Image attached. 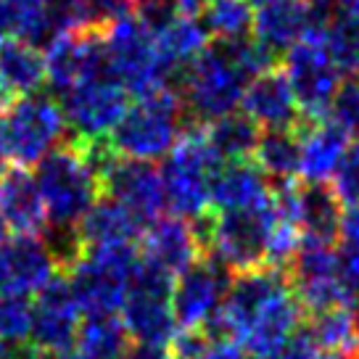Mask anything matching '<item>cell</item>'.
<instances>
[{"label": "cell", "mask_w": 359, "mask_h": 359, "mask_svg": "<svg viewBox=\"0 0 359 359\" xmlns=\"http://www.w3.org/2000/svg\"><path fill=\"white\" fill-rule=\"evenodd\" d=\"M201 24L214 43L246 40L254 27V6L248 0H206Z\"/></svg>", "instance_id": "d6a6232c"}, {"label": "cell", "mask_w": 359, "mask_h": 359, "mask_svg": "<svg viewBox=\"0 0 359 359\" xmlns=\"http://www.w3.org/2000/svg\"><path fill=\"white\" fill-rule=\"evenodd\" d=\"M0 359H45V354L32 341H22V344H3Z\"/></svg>", "instance_id": "7bdbcfd3"}, {"label": "cell", "mask_w": 359, "mask_h": 359, "mask_svg": "<svg viewBox=\"0 0 359 359\" xmlns=\"http://www.w3.org/2000/svg\"><path fill=\"white\" fill-rule=\"evenodd\" d=\"M0 217L13 236H40L48 227L37 180L29 169L6 167L0 172Z\"/></svg>", "instance_id": "7402d4cb"}, {"label": "cell", "mask_w": 359, "mask_h": 359, "mask_svg": "<svg viewBox=\"0 0 359 359\" xmlns=\"http://www.w3.org/2000/svg\"><path fill=\"white\" fill-rule=\"evenodd\" d=\"M143 230L146 224L127 212L122 203H116L109 196H101L79 222L77 236L82 241V248H109L133 246L135 241H140Z\"/></svg>", "instance_id": "484cf974"}, {"label": "cell", "mask_w": 359, "mask_h": 359, "mask_svg": "<svg viewBox=\"0 0 359 359\" xmlns=\"http://www.w3.org/2000/svg\"><path fill=\"white\" fill-rule=\"evenodd\" d=\"M45 85L58 98L90 79L111 77L106 43L101 32H69L58 34L45 45ZM114 79V77H111Z\"/></svg>", "instance_id": "5bb4252c"}, {"label": "cell", "mask_w": 359, "mask_h": 359, "mask_svg": "<svg viewBox=\"0 0 359 359\" xmlns=\"http://www.w3.org/2000/svg\"><path fill=\"white\" fill-rule=\"evenodd\" d=\"M45 359H82L74 351V348H69V351H58V354H45Z\"/></svg>", "instance_id": "bcb514c9"}, {"label": "cell", "mask_w": 359, "mask_h": 359, "mask_svg": "<svg viewBox=\"0 0 359 359\" xmlns=\"http://www.w3.org/2000/svg\"><path fill=\"white\" fill-rule=\"evenodd\" d=\"M283 74L291 85L304 119H309V124L323 122L327 106L344 79H341V69L327 53L325 37L320 29H309L283 56Z\"/></svg>", "instance_id": "8fae6325"}, {"label": "cell", "mask_w": 359, "mask_h": 359, "mask_svg": "<svg viewBox=\"0 0 359 359\" xmlns=\"http://www.w3.org/2000/svg\"><path fill=\"white\" fill-rule=\"evenodd\" d=\"M306 333L314 346L327 354L346 357L351 351H359V320L354 306H333L325 312H314Z\"/></svg>", "instance_id": "4dcf8cb0"}, {"label": "cell", "mask_w": 359, "mask_h": 359, "mask_svg": "<svg viewBox=\"0 0 359 359\" xmlns=\"http://www.w3.org/2000/svg\"><path fill=\"white\" fill-rule=\"evenodd\" d=\"M309 13L304 0H283L254 11L251 37L269 56H285L293 45L309 32Z\"/></svg>", "instance_id": "cb8c5ba5"}, {"label": "cell", "mask_w": 359, "mask_h": 359, "mask_svg": "<svg viewBox=\"0 0 359 359\" xmlns=\"http://www.w3.org/2000/svg\"><path fill=\"white\" fill-rule=\"evenodd\" d=\"M137 264L140 251H135V246L82 248V254L67 267L69 288L82 309V317L119 312Z\"/></svg>", "instance_id": "8992f818"}, {"label": "cell", "mask_w": 359, "mask_h": 359, "mask_svg": "<svg viewBox=\"0 0 359 359\" xmlns=\"http://www.w3.org/2000/svg\"><path fill=\"white\" fill-rule=\"evenodd\" d=\"M130 346V336L116 314L85 317L77 330L74 351L82 359H119Z\"/></svg>", "instance_id": "1f68e13d"}, {"label": "cell", "mask_w": 359, "mask_h": 359, "mask_svg": "<svg viewBox=\"0 0 359 359\" xmlns=\"http://www.w3.org/2000/svg\"><path fill=\"white\" fill-rule=\"evenodd\" d=\"M156 48L169 72L180 77V72L209 48V34L198 16H175L156 32Z\"/></svg>", "instance_id": "83f0119b"}, {"label": "cell", "mask_w": 359, "mask_h": 359, "mask_svg": "<svg viewBox=\"0 0 359 359\" xmlns=\"http://www.w3.org/2000/svg\"><path fill=\"white\" fill-rule=\"evenodd\" d=\"M101 188L109 193V198L122 203L146 227L156 222L164 212L161 175L158 167L148 161H130L116 156L101 175Z\"/></svg>", "instance_id": "d6986e66"}, {"label": "cell", "mask_w": 359, "mask_h": 359, "mask_svg": "<svg viewBox=\"0 0 359 359\" xmlns=\"http://www.w3.org/2000/svg\"><path fill=\"white\" fill-rule=\"evenodd\" d=\"M314 354H320V348L314 346V341L309 338L306 330H296L291 336V341L283 346V351L278 354V359H312Z\"/></svg>", "instance_id": "60d3db41"}, {"label": "cell", "mask_w": 359, "mask_h": 359, "mask_svg": "<svg viewBox=\"0 0 359 359\" xmlns=\"http://www.w3.org/2000/svg\"><path fill=\"white\" fill-rule=\"evenodd\" d=\"M119 359H175L172 346H158V344H130Z\"/></svg>", "instance_id": "b9f144b4"}, {"label": "cell", "mask_w": 359, "mask_h": 359, "mask_svg": "<svg viewBox=\"0 0 359 359\" xmlns=\"http://www.w3.org/2000/svg\"><path fill=\"white\" fill-rule=\"evenodd\" d=\"M79 325H82V309L69 288L67 275H56L34 296L29 341L43 354L69 351L77 341Z\"/></svg>", "instance_id": "ac0fdd59"}, {"label": "cell", "mask_w": 359, "mask_h": 359, "mask_svg": "<svg viewBox=\"0 0 359 359\" xmlns=\"http://www.w3.org/2000/svg\"><path fill=\"white\" fill-rule=\"evenodd\" d=\"M6 161H8V143H6V116L0 111V172L6 169Z\"/></svg>", "instance_id": "f6af8a7d"}, {"label": "cell", "mask_w": 359, "mask_h": 359, "mask_svg": "<svg viewBox=\"0 0 359 359\" xmlns=\"http://www.w3.org/2000/svg\"><path fill=\"white\" fill-rule=\"evenodd\" d=\"M201 133L206 137L209 148L217 154V158L222 164H230V161H248V158H254L262 130L243 111H236L222 116V119H214V122L203 124Z\"/></svg>", "instance_id": "f1b7e54d"}, {"label": "cell", "mask_w": 359, "mask_h": 359, "mask_svg": "<svg viewBox=\"0 0 359 359\" xmlns=\"http://www.w3.org/2000/svg\"><path fill=\"white\" fill-rule=\"evenodd\" d=\"M106 56L111 77L130 95H148L156 90H167L175 74L161 61L156 48V34L148 29L137 16L114 24L103 32Z\"/></svg>", "instance_id": "ba28073f"}, {"label": "cell", "mask_w": 359, "mask_h": 359, "mask_svg": "<svg viewBox=\"0 0 359 359\" xmlns=\"http://www.w3.org/2000/svg\"><path fill=\"white\" fill-rule=\"evenodd\" d=\"M69 133L67 116L53 95H29L6 114V143L13 167H37L45 156L64 146Z\"/></svg>", "instance_id": "30bf717a"}, {"label": "cell", "mask_w": 359, "mask_h": 359, "mask_svg": "<svg viewBox=\"0 0 359 359\" xmlns=\"http://www.w3.org/2000/svg\"><path fill=\"white\" fill-rule=\"evenodd\" d=\"M330 191L344 209L359 206V143H351L344 161L338 164L336 175L330 180Z\"/></svg>", "instance_id": "ab89813d"}, {"label": "cell", "mask_w": 359, "mask_h": 359, "mask_svg": "<svg viewBox=\"0 0 359 359\" xmlns=\"http://www.w3.org/2000/svg\"><path fill=\"white\" fill-rule=\"evenodd\" d=\"M169 3H172V8H175L180 16H196V13H201L206 0H169Z\"/></svg>", "instance_id": "ee69618b"}, {"label": "cell", "mask_w": 359, "mask_h": 359, "mask_svg": "<svg viewBox=\"0 0 359 359\" xmlns=\"http://www.w3.org/2000/svg\"><path fill=\"white\" fill-rule=\"evenodd\" d=\"M338 269H341V285L346 291L351 306H359V206L344 209L341 224L336 236Z\"/></svg>", "instance_id": "836d02e7"}, {"label": "cell", "mask_w": 359, "mask_h": 359, "mask_svg": "<svg viewBox=\"0 0 359 359\" xmlns=\"http://www.w3.org/2000/svg\"><path fill=\"white\" fill-rule=\"evenodd\" d=\"M243 359H269V357H254V354H248V357H243Z\"/></svg>", "instance_id": "f907efd6"}, {"label": "cell", "mask_w": 359, "mask_h": 359, "mask_svg": "<svg viewBox=\"0 0 359 359\" xmlns=\"http://www.w3.org/2000/svg\"><path fill=\"white\" fill-rule=\"evenodd\" d=\"M185 133V106L175 90H156L127 106L109 135V146L119 158L148 161L164 158Z\"/></svg>", "instance_id": "277c9868"}, {"label": "cell", "mask_w": 359, "mask_h": 359, "mask_svg": "<svg viewBox=\"0 0 359 359\" xmlns=\"http://www.w3.org/2000/svg\"><path fill=\"white\" fill-rule=\"evenodd\" d=\"M172 285H175V278H169L161 269L151 267L140 259L127 299L119 309L122 312L119 320L133 341L169 346L177 338L180 327L172 312Z\"/></svg>", "instance_id": "9c48e42d"}, {"label": "cell", "mask_w": 359, "mask_h": 359, "mask_svg": "<svg viewBox=\"0 0 359 359\" xmlns=\"http://www.w3.org/2000/svg\"><path fill=\"white\" fill-rule=\"evenodd\" d=\"M254 164L264 177L293 182L302 169V135L296 130H267L259 135Z\"/></svg>", "instance_id": "f546056e"}, {"label": "cell", "mask_w": 359, "mask_h": 359, "mask_svg": "<svg viewBox=\"0 0 359 359\" xmlns=\"http://www.w3.org/2000/svg\"><path fill=\"white\" fill-rule=\"evenodd\" d=\"M32 336V304L29 299L0 296V346L22 344Z\"/></svg>", "instance_id": "74e56055"}, {"label": "cell", "mask_w": 359, "mask_h": 359, "mask_svg": "<svg viewBox=\"0 0 359 359\" xmlns=\"http://www.w3.org/2000/svg\"><path fill=\"white\" fill-rule=\"evenodd\" d=\"M312 359H348V357H341V354H327V351H320V354H314Z\"/></svg>", "instance_id": "c3c4849f"}, {"label": "cell", "mask_w": 359, "mask_h": 359, "mask_svg": "<svg viewBox=\"0 0 359 359\" xmlns=\"http://www.w3.org/2000/svg\"><path fill=\"white\" fill-rule=\"evenodd\" d=\"M302 309L283 269L238 272L227 288L214 333L236 341L254 357L278 359L293 333L302 330Z\"/></svg>", "instance_id": "6da1fadb"}, {"label": "cell", "mask_w": 359, "mask_h": 359, "mask_svg": "<svg viewBox=\"0 0 359 359\" xmlns=\"http://www.w3.org/2000/svg\"><path fill=\"white\" fill-rule=\"evenodd\" d=\"M61 111L69 130L77 135V143L109 140L114 127L130 106V93L116 79H90L61 95Z\"/></svg>", "instance_id": "4fadbf2b"}, {"label": "cell", "mask_w": 359, "mask_h": 359, "mask_svg": "<svg viewBox=\"0 0 359 359\" xmlns=\"http://www.w3.org/2000/svg\"><path fill=\"white\" fill-rule=\"evenodd\" d=\"M325 37L327 53L341 69V74H357L359 72V19L348 13H336L330 22L320 29Z\"/></svg>", "instance_id": "e575fe53"}, {"label": "cell", "mask_w": 359, "mask_h": 359, "mask_svg": "<svg viewBox=\"0 0 359 359\" xmlns=\"http://www.w3.org/2000/svg\"><path fill=\"white\" fill-rule=\"evenodd\" d=\"M325 122L351 137H359V77H348L338 85L333 101L327 106Z\"/></svg>", "instance_id": "8d00e7d4"}, {"label": "cell", "mask_w": 359, "mask_h": 359, "mask_svg": "<svg viewBox=\"0 0 359 359\" xmlns=\"http://www.w3.org/2000/svg\"><path fill=\"white\" fill-rule=\"evenodd\" d=\"M272 206L280 219L299 227L304 243H336L344 206L330 185L278 182L272 191Z\"/></svg>", "instance_id": "9a60e30c"}, {"label": "cell", "mask_w": 359, "mask_h": 359, "mask_svg": "<svg viewBox=\"0 0 359 359\" xmlns=\"http://www.w3.org/2000/svg\"><path fill=\"white\" fill-rule=\"evenodd\" d=\"M37 191L50 230H77L101 198V177L82 143H64L34 167Z\"/></svg>", "instance_id": "7a4b0ae2"}, {"label": "cell", "mask_w": 359, "mask_h": 359, "mask_svg": "<svg viewBox=\"0 0 359 359\" xmlns=\"http://www.w3.org/2000/svg\"><path fill=\"white\" fill-rule=\"evenodd\" d=\"M222 161L217 158L201 127L185 130L177 146L161 158V188L164 209L185 222H201L212 206V180Z\"/></svg>", "instance_id": "5b68a950"}, {"label": "cell", "mask_w": 359, "mask_h": 359, "mask_svg": "<svg viewBox=\"0 0 359 359\" xmlns=\"http://www.w3.org/2000/svg\"><path fill=\"white\" fill-rule=\"evenodd\" d=\"M8 238V227H6V222H3V217H0V243Z\"/></svg>", "instance_id": "681fc988"}, {"label": "cell", "mask_w": 359, "mask_h": 359, "mask_svg": "<svg viewBox=\"0 0 359 359\" xmlns=\"http://www.w3.org/2000/svg\"><path fill=\"white\" fill-rule=\"evenodd\" d=\"M254 8H262V6H272V3H283V0H248Z\"/></svg>", "instance_id": "7dc6e473"}, {"label": "cell", "mask_w": 359, "mask_h": 359, "mask_svg": "<svg viewBox=\"0 0 359 359\" xmlns=\"http://www.w3.org/2000/svg\"><path fill=\"white\" fill-rule=\"evenodd\" d=\"M272 198L267 177L254 161H230L212 180V206L217 212H243Z\"/></svg>", "instance_id": "d4e9b609"}, {"label": "cell", "mask_w": 359, "mask_h": 359, "mask_svg": "<svg viewBox=\"0 0 359 359\" xmlns=\"http://www.w3.org/2000/svg\"><path fill=\"white\" fill-rule=\"evenodd\" d=\"M278 224V212L272 198L262 206L243 212H217L201 219V246L209 248V257L222 262L233 275L264 267L267 241L272 227Z\"/></svg>", "instance_id": "52a82bcc"}, {"label": "cell", "mask_w": 359, "mask_h": 359, "mask_svg": "<svg viewBox=\"0 0 359 359\" xmlns=\"http://www.w3.org/2000/svg\"><path fill=\"white\" fill-rule=\"evenodd\" d=\"M137 0H82V32H106L135 16Z\"/></svg>", "instance_id": "f35d334b"}, {"label": "cell", "mask_w": 359, "mask_h": 359, "mask_svg": "<svg viewBox=\"0 0 359 359\" xmlns=\"http://www.w3.org/2000/svg\"><path fill=\"white\" fill-rule=\"evenodd\" d=\"M241 111L246 114L259 130H296V122L302 119L299 103L293 95L283 69H267L259 77L248 82Z\"/></svg>", "instance_id": "44dd1931"}, {"label": "cell", "mask_w": 359, "mask_h": 359, "mask_svg": "<svg viewBox=\"0 0 359 359\" xmlns=\"http://www.w3.org/2000/svg\"><path fill=\"white\" fill-rule=\"evenodd\" d=\"M175 359H243V348L227 336H209V330L198 333H177L172 341Z\"/></svg>", "instance_id": "d590c367"}, {"label": "cell", "mask_w": 359, "mask_h": 359, "mask_svg": "<svg viewBox=\"0 0 359 359\" xmlns=\"http://www.w3.org/2000/svg\"><path fill=\"white\" fill-rule=\"evenodd\" d=\"M251 74L241 64L236 43H214L180 72V101L198 124L241 109Z\"/></svg>", "instance_id": "3957f363"}, {"label": "cell", "mask_w": 359, "mask_h": 359, "mask_svg": "<svg viewBox=\"0 0 359 359\" xmlns=\"http://www.w3.org/2000/svg\"><path fill=\"white\" fill-rule=\"evenodd\" d=\"M348 140L346 135L336 130L330 122H312L302 135V169L299 177L309 185H327L336 175L338 164L346 156Z\"/></svg>", "instance_id": "4316f807"}, {"label": "cell", "mask_w": 359, "mask_h": 359, "mask_svg": "<svg viewBox=\"0 0 359 359\" xmlns=\"http://www.w3.org/2000/svg\"><path fill=\"white\" fill-rule=\"evenodd\" d=\"M45 85L43 48L19 37L0 40V111L22 98L37 95Z\"/></svg>", "instance_id": "603a6c76"}, {"label": "cell", "mask_w": 359, "mask_h": 359, "mask_svg": "<svg viewBox=\"0 0 359 359\" xmlns=\"http://www.w3.org/2000/svg\"><path fill=\"white\" fill-rule=\"evenodd\" d=\"M288 267L293 296L312 314L333 306H351L341 285L336 243H302Z\"/></svg>", "instance_id": "2e32d148"}, {"label": "cell", "mask_w": 359, "mask_h": 359, "mask_svg": "<svg viewBox=\"0 0 359 359\" xmlns=\"http://www.w3.org/2000/svg\"><path fill=\"white\" fill-rule=\"evenodd\" d=\"M230 283L233 272L209 254L177 275L172 285V312L180 333H198L214 327Z\"/></svg>", "instance_id": "7c38bea8"}, {"label": "cell", "mask_w": 359, "mask_h": 359, "mask_svg": "<svg viewBox=\"0 0 359 359\" xmlns=\"http://www.w3.org/2000/svg\"><path fill=\"white\" fill-rule=\"evenodd\" d=\"M58 275V262L40 236H11L0 243V296L29 299Z\"/></svg>", "instance_id": "e0dca14e"}, {"label": "cell", "mask_w": 359, "mask_h": 359, "mask_svg": "<svg viewBox=\"0 0 359 359\" xmlns=\"http://www.w3.org/2000/svg\"><path fill=\"white\" fill-rule=\"evenodd\" d=\"M140 259L161 269L169 278H177L203 257L198 230L177 217H158L140 236Z\"/></svg>", "instance_id": "ffe728a7"}]
</instances>
